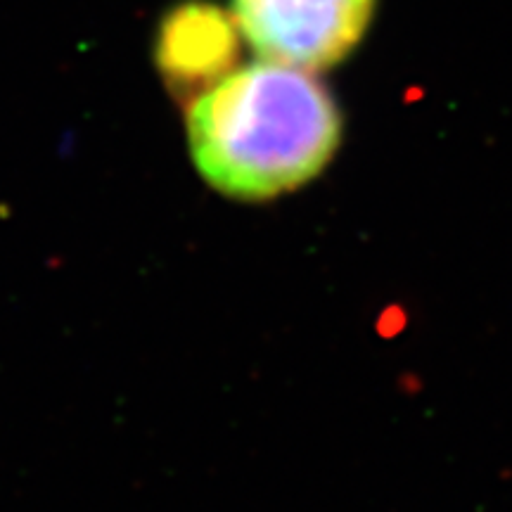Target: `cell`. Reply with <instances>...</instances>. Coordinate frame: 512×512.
Wrapping results in <instances>:
<instances>
[{
	"label": "cell",
	"instance_id": "1",
	"mask_svg": "<svg viewBox=\"0 0 512 512\" xmlns=\"http://www.w3.org/2000/svg\"><path fill=\"white\" fill-rule=\"evenodd\" d=\"M335 100L306 69L256 62L192 100L190 152L211 188L268 200L309 183L339 145Z\"/></svg>",
	"mask_w": 512,
	"mask_h": 512
},
{
	"label": "cell",
	"instance_id": "3",
	"mask_svg": "<svg viewBox=\"0 0 512 512\" xmlns=\"http://www.w3.org/2000/svg\"><path fill=\"white\" fill-rule=\"evenodd\" d=\"M235 15L211 3H183L164 17L157 34V67L181 98H197L230 74L240 53Z\"/></svg>",
	"mask_w": 512,
	"mask_h": 512
},
{
	"label": "cell",
	"instance_id": "2",
	"mask_svg": "<svg viewBox=\"0 0 512 512\" xmlns=\"http://www.w3.org/2000/svg\"><path fill=\"white\" fill-rule=\"evenodd\" d=\"M375 0H233L242 36L264 60L316 72L366 34Z\"/></svg>",
	"mask_w": 512,
	"mask_h": 512
}]
</instances>
